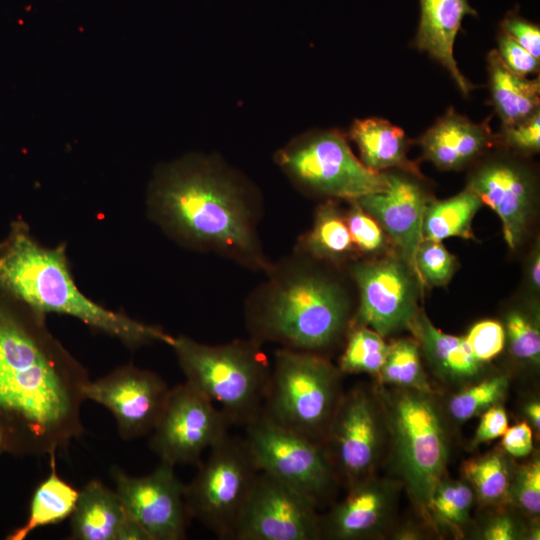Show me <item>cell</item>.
<instances>
[{"label":"cell","instance_id":"obj_7","mask_svg":"<svg viewBox=\"0 0 540 540\" xmlns=\"http://www.w3.org/2000/svg\"><path fill=\"white\" fill-rule=\"evenodd\" d=\"M342 376L326 356L280 348L274 354L261 413L323 446L344 393Z\"/></svg>","mask_w":540,"mask_h":540},{"label":"cell","instance_id":"obj_35","mask_svg":"<svg viewBox=\"0 0 540 540\" xmlns=\"http://www.w3.org/2000/svg\"><path fill=\"white\" fill-rule=\"evenodd\" d=\"M508 504L527 516L538 519L540 514V460L534 455L528 462L513 469Z\"/></svg>","mask_w":540,"mask_h":540},{"label":"cell","instance_id":"obj_3","mask_svg":"<svg viewBox=\"0 0 540 540\" xmlns=\"http://www.w3.org/2000/svg\"><path fill=\"white\" fill-rule=\"evenodd\" d=\"M266 274L245 305L249 338L326 356L346 336L353 317L343 285L299 252Z\"/></svg>","mask_w":540,"mask_h":540},{"label":"cell","instance_id":"obj_8","mask_svg":"<svg viewBox=\"0 0 540 540\" xmlns=\"http://www.w3.org/2000/svg\"><path fill=\"white\" fill-rule=\"evenodd\" d=\"M184 488L189 517L217 538L232 540L236 524L260 470L245 438L226 434L210 448Z\"/></svg>","mask_w":540,"mask_h":540},{"label":"cell","instance_id":"obj_23","mask_svg":"<svg viewBox=\"0 0 540 540\" xmlns=\"http://www.w3.org/2000/svg\"><path fill=\"white\" fill-rule=\"evenodd\" d=\"M348 135L357 145L361 162L367 168L376 172L401 170L422 178L417 164L407 156L409 139L401 128L388 120L379 117L357 119Z\"/></svg>","mask_w":540,"mask_h":540},{"label":"cell","instance_id":"obj_43","mask_svg":"<svg viewBox=\"0 0 540 540\" xmlns=\"http://www.w3.org/2000/svg\"><path fill=\"white\" fill-rule=\"evenodd\" d=\"M480 416L471 442L473 447L501 437L508 428L507 413L501 403L488 408Z\"/></svg>","mask_w":540,"mask_h":540},{"label":"cell","instance_id":"obj_26","mask_svg":"<svg viewBox=\"0 0 540 540\" xmlns=\"http://www.w3.org/2000/svg\"><path fill=\"white\" fill-rule=\"evenodd\" d=\"M354 250L345 216L328 200L317 208L312 228L301 238L297 252L314 260L340 263Z\"/></svg>","mask_w":540,"mask_h":540},{"label":"cell","instance_id":"obj_34","mask_svg":"<svg viewBox=\"0 0 540 540\" xmlns=\"http://www.w3.org/2000/svg\"><path fill=\"white\" fill-rule=\"evenodd\" d=\"M505 345L510 354L522 364L538 367L540 362L539 315L535 309L516 307L509 309L502 324Z\"/></svg>","mask_w":540,"mask_h":540},{"label":"cell","instance_id":"obj_16","mask_svg":"<svg viewBox=\"0 0 540 540\" xmlns=\"http://www.w3.org/2000/svg\"><path fill=\"white\" fill-rule=\"evenodd\" d=\"M112 476L127 516L143 528L150 540L186 538L190 517L185 485L174 473V466L160 461L153 472L142 477H131L114 468Z\"/></svg>","mask_w":540,"mask_h":540},{"label":"cell","instance_id":"obj_36","mask_svg":"<svg viewBox=\"0 0 540 540\" xmlns=\"http://www.w3.org/2000/svg\"><path fill=\"white\" fill-rule=\"evenodd\" d=\"M454 256L440 241L423 239L415 255V269L419 281L431 286L448 283L455 270Z\"/></svg>","mask_w":540,"mask_h":540},{"label":"cell","instance_id":"obj_38","mask_svg":"<svg viewBox=\"0 0 540 540\" xmlns=\"http://www.w3.org/2000/svg\"><path fill=\"white\" fill-rule=\"evenodd\" d=\"M496 135V146L518 156H530L540 150V110L528 118L508 126H501Z\"/></svg>","mask_w":540,"mask_h":540},{"label":"cell","instance_id":"obj_21","mask_svg":"<svg viewBox=\"0 0 540 540\" xmlns=\"http://www.w3.org/2000/svg\"><path fill=\"white\" fill-rule=\"evenodd\" d=\"M419 3L420 21L412 45L443 66L467 97L476 86L462 74L453 52L464 17L477 16V11L468 0H419Z\"/></svg>","mask_w":540,"mask_h":540},{"label":"cell","instance_id":"obj_29","mask_svg":"<svg viewBox=\"0 0 540 540\" xmlns=\"http://www.w3.org/2000/svg\"><path fill=\"white\" fill-rule=\"evenodd\" d=\"M503 449H494L463 464L464 479L470 484L475 499L486 507L508 504L512 465Z\"/></svg>","mask_w":540,"mask_h":540},{"label":"cell","instance_id":"obj_46","mask_svg":"<svg viewBox=\"0 0 540 540\" xmlns=\"http://www.w3.org/2000/svg\"><path fill=\"white\" fill-rule=\"evenodd\" d=\"M540 255L539 247L534 249L532 256L530 258L529 269H528V280L529 285L534 291L539 290L540 285Z\"/></svg>","mask_w":540,"mask_h":540},{"label":"cell","instance_id":"obj_14","mask_svg":"<svg viewBox=\"0 0 540 540\" xmlns=\"http://www.w3.org/2000/svg\"><path fill=\"white\" fill-rule=\"evenodd\" d=\"M518 155H484L469 175L466 187L500 218L504 240L515 250L524 240L535 212L537 180Z\"/></svg>","mask_w":540,"mask_h":540},{"label":"cell","instance_id":"obj_27","mask_svg":"<svg viewBox=\"0 0 540 540\" xmlns=\"http://www.w3.org/2000/svg\"><path fill=\"white\" fill-rule=\"evenodd\" d=\"M49 476L36 489L27 523L15 530L8 539L23 540L41 526L63 521L73 512L79 492L56 473L55 455L50 456Z\"/></svg>","mask_w":540,"mask_h":540},{"label":"cell","instance_id":"obj_30","mask_svg":"<svg viewBox=\"0 0 540 540\" xmlns=\"http://www.w3.org/2000/svg\"><path fill=\"white\" fill-rule=\"evenodd\" d=\"M377 384L434 391L421 362V351L416 340L402 338L389 345L384 363L375 377Z\"/></svg>","mask_w":540,"mask_h":540},{"label":"cell","instance_id":"obj_45","mask_svg":"<svg viewBox=\"0 0 540 540\" xmlns=\"http://www.w3.org/2000/svg\"><path fill=\"white\" fill-rule=\"evenodd\" d=\"M115 540H150L143 528L128 516L120 526Z\"/></svg>","mask_w":540,"mask_h":540},{"label":"cell","instance_id":"obj_1","mask_svg":"<svg viewBox=\"0 0 540 540\" xmlns=\"http://www.w3.org/2000/svg\"><path fill=\"white\" fill-rule=\"evenodd\" d=\"M88 382L85 368L47 331L42 315L25 322L0 304V413L27 452L56 455L84 432Z\"/></svg>","mask_w":540,"mask_h":540},{"label":"cell","instance_id":"obj_33","mask_svg":"<svg viewBox=\"0 0 540 540\" xmlns=\"http://www.w3.org/2000/svg\"><path fill=\"white\" fill-rule=\"evenodd\" d=\"M389 345L383 336L363 327H350L338 369L344 374L367 373L376 377L384 363Z\"/></svg>","mask_w":540,"mask_h":540},{"label":"cell","instance_id":"obj_41","mask_svg":"<svg viewBox=\"0 0 540 540\" xmlns=\"http://www.w3.org/2000/svg\"><path fill=\"white\" fill-rule=\"evenodd\" d=\"M500 30L507 33L534 57L540 59L539 25L511 11L501 21Z\"/></svg>","mask_w":540,"mask_h":540},{"label":"cell","instance_id":"obj_9","mask_svg":"<svg viewBox=\"0 0 540 540\" xmlns=\"http://www.w3.org/2000/svg\"><path fill=\"white\" fill-rule=\"evenodd\" d=\"M276 159L295 185L313 195L356 200L388 185L385 172L367 168L338 130L308 133L280 150Z\"/></svg>","mask_w":540,"mask_h":540},{"label":"cell","instance_id":"obj_32","mask_svg":"<svg viewBox=\"0 0 540 540\" xmlns=\"http://www.w3.org/2000/svg\"><path fill=\"white\" fill-rule=\"evenodd\" d=\"M475 494L465 480L443 477L435 486L428 502V518L454 532L466 525L470 519Z\"/></svg>","mask_w":540,"mask_h":540},{"label":"cell","instance_id":"obj_44","mask_svg":"<svg viewBox=\"0 0 540 540\" xmlns=\"http://www.w3.org/2000/svg\"><path fill=\"white\" fill-rule=\"evenodd\" d=\"M532 428L522 421L511 428H507L502 435V449L512 457L522 458L531 454L533 450Z\"/></svg>","mask_w":540,"mask_h":540},{"label":"cell","instance_id":"obj_15","mask_svg":"<svg viewBox=\"0 0 540 540\" xmlns=\"http://www.w3.org/2000/svg\"><path fill=\"white\" fill-rule=\"evenodd\" d=\"M317 509L307 497L260 471L232 540H319Z\"/></svg>","mask_w":540,"mask_h":540},{"label":"cell","instance_id":"obj_17","mask_svg":"<svg viewBox=\"0 0 540 540\" xmlns=\"http://www.w3.org/2000/svg\"><path fill=\"white\" fill-rule=\"evenodd\" d=\"M170 389L152 371L126 365L86 383L85 399L93 400L113 414L119 435L132 440L152 432L165 407Z\"/></svg>","mask_w":540,"mask_h":540},{"label":"cell","instance_id":"obj_18","mask_svg":"<svg viewBox=\"0 0 540 540\" xmlns=\"http://www.w3.org/2000/svg\"><path fill=\"white\" fill-rule=\"evenodd\" d=\"M402 483L373 475L319 516L321 539L368 540L384 535L395 516Z\"/></svg>","mask_w":540,"mask_h":540},{"label":"cell","instance_id":"obj_22","mask_svg":"<svg viewBox=\"0 0 540 540\" xmlns=\"http://www.w3.org/2000/svg\"><path fill=\"white\" fill-rule=\"evenodd\" d=\"M434 375L445 384L463 387L480 379L484 365L471 353L465 337L439 330L419 311L408 328Z\"/></svg>","mask_w":540,"mask_h":540},{"label":"cell","instance_id":"obj_19","mask_svg":"<svg viewBox=\"0 0 540 540\" xmlns=\"http://www.w3.org/2000/svg\"><path fill=\"white\" fill-rule=\"evenodd\" d=\"M385 174L388 185L384 191L364 195L356 201L389 235L401 259L416 274L415 255L424 239V214L431 199L418 180L421 177L401 170H388Z\"/></svg>","mask_w":540,"mask_h":540},{"label":"cell","instance_id":"obj_12","mask_svg":"<svg viewBox=\"0 0 540 540\" xmlns=\"http://www.w3.org/2000/svg\"><path fill=\"white\" fill-rule=\"evenodd\" d=\"M225 414L188 382L170 389L149 446L172 466L201 463V455L231 427Z\"/></svg>","mask_w":540,"mask_h":540},{"label":"cell","instance_id":"obj_24","mask_svg":"<svg viewBox=\"0 0 540 540\" xmlns=\"http://www.w3.org/2000/svg\"><path fill=\"white\" fill-rule=\"evenodd\" d=\"M491 104L502 126L518 123L540 110V78L529 79L510 70L496 49L487 54Z\"/></svg>","mask_w":540,"mask_h":540},{"label":"cell","instance_id":"obj_47","mask_svg":"<svg viewBox=\"0 0 540 540\" xmlns=\"http://www.w3.org/2000/svg\"><path fill=\"white\" fill-rule=\"evenodd\" d=\"M524 413L529 420L533 429L539 433L540 431V404L538 400H532L525 405Z\"/></svg>","mask_w":540,"mask_h":540},{"label":"cell","instance_id":"obj_13","mask_svg":"<svg viewBox=\"0 0 540 540\" xmlns=\"http://www.w3.org/2000/svg\"><path fill=\"white\" fill-rule=\"evenodd\" d=\"M351 275L359 290V306L350 327H367L383 337L409 328L419 312V280L404 260L384 257L355 263Z\"/></svg>","mask_w":540,"mask_h":540},{"label":"cell","instance_id":"obj_11","mask_svg":"<svg viewBox=\"0 0 540 540\" xmlns=\"http://www.w3.org/2000/svg\"><path fill=\"white\" fill-rule=\"evenodd\" d=\"M244 427L260 471L298 491L317 508L331 500L340 483L322 445L275 424L262 413Z\"/></svg>","mask_w":540,"mask_h":540},{"label":"cell","instance_id":"obj_6","mask_svg":"<svg viewBox=\"0 0 540 540\" xmlns=\"http://www.w3.org/2000/svg\"><path fill=\"white\" fill-rule=\"evenodd\" d=\"M170 346L186 382L218 405L231 425L245 426L261 413L272 369L261 344L248 338L213 346L180 335Z\"/></svg>","mask_w":540,"mask_h":540},{"label":"cell","instance_id":"obj_4","mask_svg":"<svg viewBox=\"0 0 540 540\" xmlns=\"http://www.w3.org/2000/svg\"><path fill=\"white\" fill-rule=\"evenodd\" d=\"M0 286L37 314L72 316L132 349L173 341L160 327L106 309L86 297L73 280L65 246H42L21 225L0 252Z\"/></svg>","mask_w":540,"mask_h":540},{"label":"cell","instance_id":"obj_25","mask_svg":"<svg viewBox=\"0 0 540 540\" xmlns=\"http://www.w3.org/2000/svg\"><path fill=\"white\" fill-rule=\"evenodd\" d=\"M70 516L72 539L115 540L127 514L116 491L92 480L79 492Z\"/></svg>","mask_w":540,"mask_h":540},{"label":"cell","instance_id":"obj_40","mask_svg":"<svg viewBox=\"0 0 540 540\" xmlns=\"http://www.w3.org/2000/svg\"><path fill=\"white\" fill-rule=\"evenodd\" d=\"M497 52L504 64L513 72L528 76L539 72L540 59L530 54L507 33L500 30L497 34Z\"/></svg>","mask_w":540,"mask_h":540},{"label":"cell","instance_id":"obj_2","mask_svg":"<svg viewBox=\"0 0 540 540\" xmlns=\"http://www.w3.org/2000/svg\"><path fill=\"white\" fill-rule=\"evenodd\" d=\"M151 218L178 243L266 273L254 192L212 160L189 157L165 166L148 194Z\"/></svg>","mask_w":540,"mask_h":540},{"label":"cell","instance_id":"obj_37","mask_svg":"<svg viewBox=\"0 0 540 540\" xmlns=\"http://www.w3.org/2000/svg\"><path fill=\"white\" fill-rule=\"evenodd\" d=\"M345 221L354 244L361 252L374 254L385 248V235L378 222L356 200H349Z\"/></svg>","mask_w":540,"mask_h":540},{"label":"cell","instance_id":"obj_39","mask_svg":"<svg viewBox=\"0 0 540 540\" xmlns=\"http://www.w3.org/2000/svg\"><path fill=\"white\" fill-rule=\"evenodd\" d=\"M464 337L473 356L482 363L495 358L505 346L504 328L495 320L476 323Z\"/></svg>","mask_w":540,"mask_h":540},{"label":"cell","instance_id":"obj_28","mask_svg":"<svg viewBox=\"0 0 540 540\" xmlns=\"http://www.w3.org/2000/svg\"><path fill=\"white\" fill-rule=\"evenodd\" d=\"M481 206L479 197L467 187L451 198L431 200L424 214V239L440 242L455 236L470 239L471 222Z\"/></svg>","mask_w":540,"mask_h":540},{"label":"cell","instance_id":"obj_31","mask_svg":"<svg viewBox=\"0 0 540 540\" xmlns=\"http://www.w3.org/2000/svg\"><path fill=\"white\" fill-rule=\"evenodd\" d=\"M509 378L494 374L465 385L454 393L446 405V415L458 423L481 415L488 408L501 403L507 395Z\"/></svg>","mask_w":540,"mask_h":540},{"label":"cell","instance_id":"obj_5","mask_svg":"<svg viewBox=\"0 0 540 540\" xmlns=\"http://www.w3.org/2000/svg\"><path fill=\"white\" fill-rule=\"evenodd\" d=\"M384 414L387 463L419 512L445 476L450 439L445 409L435 391L374 384Z\"/></svg>","mask_w":540,"mask_h":540},{"label":"cell","instance_id":"obj_42","mask_svg":"<svg viewBox=\"0 0 540 540\" xmlns=\"http://www.w3.org/2000/svg\"><path fill=\"white\" fill-rule=\"evenodd\" d=\"M527 526L517 516L508 512H498L491 516L480 528L478 538L482 540L525 539Z\"/></svg>","mask_w":540,"mask_h":540},{"label":"cell","instance_id":"obj_20","mask_svg":"<svg viewBox=\"0 0 540 540\" xmlns=\"http://www.w3.org/2000/svg\"><path fill=\"white\" fill-rule=\"evenodd\" d=\"M489 120L476 123L447 109L418 139L422 158L442 170H460L478 161L496 146Z\"/></svg>","mask_w":540,"mask_h":540},{"label":"cell","instance_id":"obj_10","mask_svg":"<svg viewBox=\"0 0 540 540\" xmlns=\"http://www.w3.org/2000/svg\"><path fill=\"white\" fill-rule=\"evenodd\" d=\"M386 446L385 419L374 385L344 392L323 445L340 485L348 489L376 475Z\"/></svg>","mask_w":540,"mask_h":540}]
</instances>
